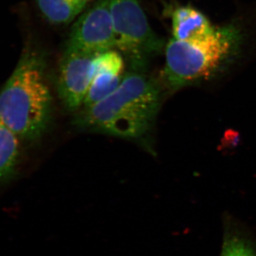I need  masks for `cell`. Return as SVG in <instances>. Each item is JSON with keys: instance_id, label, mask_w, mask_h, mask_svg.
Listing matches in <instances>:
<instances>
[{"instance_id": "cell-1", "label": "cell", "mask_w": 256, "mask_h": 256, "mask_svg": "<svg viewBox=\"0 0 256 256\" xmlns=\"http://www.w3.org/2000/svg\"><path fill=\"white\" fill-rule=\"evenodd\" d=\"M161 104L159 82L144 73V69L132 68L110 95L79 110L76 124L114 137L138 139L154 126Z\"/></svg>"}, {"instance_id": "cell-2", "label": "cell", "mask_w": 256, "mask_h": 256, "mask_svg": "<svg viewBox=\"0 0 256 256\" xmlns=\"http://www.w3.org/2000/svg\"><path fill=\"white\" fill-rule=\"evenodd\" d=\"M52 110L44 57L36 50H25L0 90V121L21 141L34 142L46 132Z\"/></svg>"}, {"instance_id": "cell-3", "label": "cell", "mask_w": 256, "mask_h": 256, "mask_svg": "<svg viewBox=\"0 0 256 256\" xmlns=\"http://www.w3.org/2000/svg\"><path fill=\"white\" fill-rule=\"evenodd\" d=\"M244 41L238 24L216 28L206 38L193 42L172 38L165 46L162 82L171 92L213 78L232 63Z\"/></svg>"}, {"instance_id": "cell-4", "label": "cell", "mask_w": 256, "mask_h": 256, "mask_svg": "<svg viewBox=\"0 0 256 256\" xmlns=\"http://www.w3.org/2000/svg\"><path fill=\"white\" fill-rule=\"evenodd\" d=\"M116 48L132 68L144 69L148 60L162 52L164 41L151 28L138 0H110Z\"/></svg>"}, {"instance_id": "cell-5", "label": "cell", "mask_w": 256, "mask_h": 256, "mask_svg": "<svg viewBox=\"0 0 256 256\" xmlns=\"http://www.w3.org/2000/svg\"><path fill=\"white\" fill-rule=\"evenodd\" d=\"M116 48L110 0H98L74 24L65 50L100 54Z\"/></svg>"}, {"instance_id": "cell-6", "label": "cell", "mask_w": 256, "mask_h": 256, "mask_svg": "<svg viewBox=\"0 0 256 256\" xmlns=\"http://www.w3.org/2000/svg\"><path fill=\"white\" fill-rule=\"evenodd\" d=\"M98 55L64 50L58 68L57 90L68 110L78 112L82 108Z\"/></svg>"}, {"instance_id": "cell-7", "label": "cell", "mask_w": 256, "mask_h": 256, "mask_svg": "<svg viewBox=\"0 0 256 256\" xmlns=\"http://www.w3.org/2000/svg\"><path fill=\"white\" fill-rule=\"evenodd\" d=\"M124 68L126 63L120 52L112 50L98 56L80 109L90 107L114 92L124 80L126 74Z\"/></svg>"}, {"instance_id": "cell-8", "label": "cell", "mask_w": 256, "mask_h": 256, "mask_svg": "<svg viewBox=\"0 0 256 256\" xmlns=\"http://www.w3.org/2000/svg\"><path fill=\"white\" fill-rule=\"evenodd\" d=\"M173 38L193 42L206 38L216 28L203 13L192 6H178L172 15Z\"/></svg>"}, {"instance_id": "cell-9", "label": "cell", "mask_w": 256, "mask_h": 256, "mask_svg": "<svg viewBox=\"0 0 256 256\" xmlns=\"http://www.w3.org/2000/svg\"><path fill=\"white\" fill-rule=\"evenodd\" d=\"M21 140L0 121V186L18 172L21 156Z\"/></svg>"}, {"instance_id": "cell-10", "label": "cell", "mask_w": 256, "mask_h": 256, "mask_svg": "<svg viewBox=\"0 0 256 256\" xmlns=\"http://www.w3.org/2000/svg\"><path fill=\"white\" fill-rule=\"evenodd\" d=\"M47 21L54 24H66L78 18L86 4L80 0H35Z\"/></svg>"}, {"instance_id": "cell-11", "label": "cell", "mask_w": 256, "mask_h": 256, "mask_svg": "<svg viewBox=\"0 0 256 256\" xmlns=\"http://www.w3.org/2000/svg\"><path fill=\"white\" fill-rule=\"evenodd\" d=\"M220 256H256V252L244 237L232 234L224 238Z\"/></svg>"}, {"instance_id": "cell-12", "label": "cell", "mask_w": 256, "mask_h": 256, "mask_svg": "<svg viewBox=\"0 0 256 256\" xmlns=\"http://www.w3.org/2000/svg\"><path fill=\"white\" fill-rule=\"evenodd\" d=\"M80 1H82V2L85 3L86 4H87L88 3L90 2L92 0H80Z\"/></svg>"}]
</instances>
